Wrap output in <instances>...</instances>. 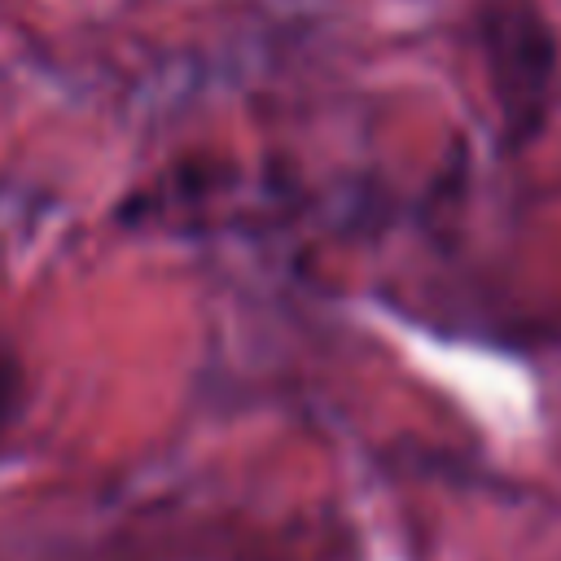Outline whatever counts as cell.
<instances>
[{"label":"cell","mask_w":561,"mask_h":561,"mask_svg":"<svg viewBox=\"0 0 561 561\" xmlns=\"http://www.w3.org/2000/svg\"><path fill=\"white\" fill-rule=\"evenodd\" d=\"M478 48L508 140H530L557 79V35L548 18L535 0H478Z\"/></svg>","instance_id":"1"},{"label":"cell","mask_w":561,"mask_h":561,"mask_svg":"<svg viewBox=\"0 0 561 561\" xmlns=\"http://www.w3.org/2000/svg\"><path fill=\"white\" fill-rule=\"evenodd\" d=\"M22 408H26V364H22L18 346L0 333V447L13 434Z\"/></svg>","instance_id":"2"}]
</instances>
